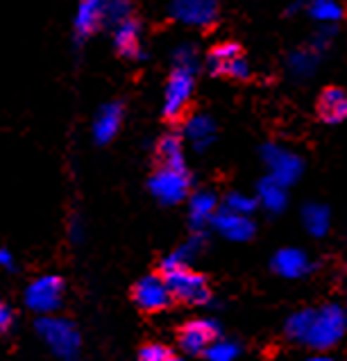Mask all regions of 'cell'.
Masks as SVG:
<instances>
[{
    "mask_svg": "<svg viewBox=\"0 0 347 361\" xmlns=\"http://www.w3.org/2000/svg\"><path fill=\"white\" fill-rule=\"evenodd\" d=\"M207 64L211 68V75L225 78V80H250V66L245 57V48L239 41H222L209 48Z\"/></svg>",
    "mask_w": 347,
    "mask_h": 361,
    "instance_id": "obj_2",
    "label": "cell"
},
{
    "mask_svg": "<svg viewBox=\"0 0 347 361\" xmlns=\"http://www.w3.org/2000/svg\"><path fill=\"white\" fill-rule=\"evenodd\" d=\"M12 325V312H9V307L0 305V329H7Z\"/></svg>",
    "mask_w": 347,
    "mask_h": 361,
    "instance_id": "obj_10",
    "label": "cell"
},
{
    "mask_svg": "<svg viewBox=\"0 0 347 361\" xmlns=\"http://www.w3.org/2000/svg\"><path fill=\"white\" fill-rule=\"evenodd\" d=\"M218 336V327L211 321H202V318H196V321L184 323L177 329V343L182 345L184 353L189 355H202L213 345Z\"/></svg>",
    "mask_w": 347,
    "mask_h": 361,
    "instance_id": "obj_5",
    "label": "cell"
},
{
    "mask_svg": "<svg viewBox=\"0 0 347 361\" xmlns=\"http://www.w3.org/2000/svg\"><path fill=\"white\" fill-rule=\"evenodd\" d=\"M315 114L322 123H343L347 116V94L343 87H324L320 91L318 100H315Z\"/></svg>",
    "mask_w": 347,
    "mask_h": 361,
    "instance_id": "obj_6",
    "label": "cell"
},
{
    "mask_svg": "<svg viewBox=\"0 0 347 361\" xmlns=\"http://www.w3.org/2000/svg\"><path fill=\"white\" fill-rule=\"evenodd\" d=\"M161 282L166 284L172 302H184V305H204L211 298L207 277L191 271L189 266L179 262H166L159 273Z\"/></svg>",
    "mask_w": 347,
    "mask_h": 361,
    "instance_id": "obj_1",
    "label": "cell"
},
{
    "mask_svg": "<svg viewBox=\"0 0 347 361\" xmlns=\"http://www.w3.org/2000/svg\"><path fill=\"white\" fill-rule=\"evenodd\" d=\"M168 361H182V359H179V357H175V355H170V359H168Z\"/></svg>",
    "mask_w": 347,
    "mask_h": 361,
    "instance_id": "obj_11",
    "label": "cell"
},
{
    "mask_svg": "<svg viewBox=\"0 0 347 361\" xmlns=\"http://www.w3.org/2000/svg\"><path fill=\"white\" fill-rule=\"evenodd\" d=\"M193 107V75L187 71L175 68L168 78L166 87V107H163V121L170 126H179L187 121Z\"/></svg>",
    "mask_w": 347,
    "mask_h": 361,
    "instance_id": "obj_3",
    "label": "cell"
},
{
    "mask_svg": "<svg viewBox=\"0 0 347 361\" xmlns=\"http://www.w3.org/2000/svg\"><path fill=\"white\" fill-rule=\"evenodd\" d=\"M157 157H159V161L170 173L182 171V146H179V137H175V134H168V137H163L159 141V146H157Z\"/></svg>",
    "mask_w": 347,
    "mask_h": 361,
    "instance_id": "obj_8",
    "label": "cell"
},
{
    "mask_svg": "<svg viewBox=\"0 0 347 361\" xmlns=\"http://www.w3.org/2000/svg\"><path fill=\"white\" fill-rule=\"evenodd\" d=\"M170 350L163 343H146L139 350V361H168Z\"/></svg>",
    "mask_w": 347,
    "mask_h": 361,
    "instance_id": "obj_9",
    "label": "cell"
},
{
    "mask_svg": "<svg viewBox=\"0 0 347 361\" xmlns=\"http://www.w3.org/2000/svg\"><path fill=\"white\" fill-rule=\"evenodd\" d=\"M139 37H141L139 18H134V16L125 18L116 32V53L120 57L137 59L139 57Z\"/></svg>",
    "mask_w": 347,
    "mask_h": 361,
    "instance_id": "obj_7",
    "label": "cell"
},
{
    "mask_svg": "<svg viewBox=\"0 0 347 361\" xmlns=\"http://www.w3.org/2000/svg\"><path fill=\"white\" fill-rule=\"evenodd\" d=\"M132 300H134L137 307L146 314L166 312L172 305V298L159 275H148L132 286Z\"/></svg>",
    "mask_w": 347,
    "mask_h": 361,
    "instance_id": "obj_4",
    "label": "cell"
}]
</instances>
